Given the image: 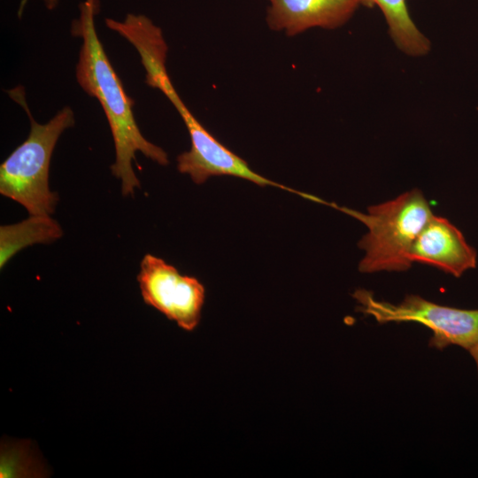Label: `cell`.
Returning <instances> with one entry per match:
<instances>
[{"instance_id": "7", "label": "cell", "mask_w": 478, "mask_h": 478, "mask_svg": "<svg viewBox=\"0 0 478 478\" xmlns=\"http://www.w3.org/2000/svg\"><path fill=\"white\" fill-rule=\"evenodd\" d=\"M266 22L275 32L294 36L308 29H335L363 6L361 0H267Z\"/></svg>"}, {"instance_id": "3", "label": "cell", "mask_w": 478, "mask_h": 478, "mask_svg": "<svg viewBox=\"0 0 478 478\" xmlns=\"http://www.w3.org/2000/svg\"><path fill=\"white\" fill-rule=\"evenodd\" d=\"M332 206L361 221L367 228L358 243L365 251L358 269L362 273L405 271L412 266L410 251L418 235L434 215L419 189L408 190L396 198L359 212Z\"/></svg>"}, {"instance_id": "10", "label": "cell", "mask_w": 478, "mask_h": 478, "mask_svg": "<svg viewBox=\"0 0 478 478\" xmlns=\"http://www.w3.org/2000/svg\"><path fill=\"white\" fill-rule=\"evenodd\" d=\"M63 235V230L50 215H30L25 220L0 227V267L20 250L35 243H50Z\"/></svg>"}, {"instance_id": "12", "label": "cell", "mask_w": 478, "mask_h": 478, "mask_svg": "<svg viewBox=\"0 0 478 478\" xmlns=\"http://www.w3.org/2000/svg\"><path fill=\"white\" fill-rule=\"evenodd\" d=\"M469 351L474 358L478 369V342L469 350Z\"/></svg>"}, {"instance_id": "2", "label": "cell", "mask_w": 478, "mask_h": 478, "mask_svg": "<svg viewBox=\"0 0 478 478\" xmlns=\"http://www.w3.org/2000/svg\"><path fill=\"white\" fill-rule=\"evenodd\" d=\"M7 93L28 115L30 132L0 166V193L20 204L30 215H51L58 197L49 187L50 159L62 133L74 126V113L66 106L47 123L40 124L30 112L23 87Z\"/></svg>"}, {"instance_id": "6", "label": "cell", "mask_w": 478, "mask_h": 478, "mask_svg": "<svg viewBox=\"0 0 478 478\" xmlns=\"http://www.w3.org/2000/svg\"><path fill=\"white\" fill-rule=\"evenodd\" d=\"M145 304L162 312L184 330L199 323L204 302V287L195 277L181 275L165 260L146 254L137 275Z\"/></svg>"}, {"instance_id": "11", "label": "cell", "mask_w": 478, "mask_h": 478, "mask_svg": "<svg viewBox=\"0 0 478 478\" xmlns=\"http://www.w3.org/2000/svg\"><path fill=\"white\" fill-rule=\"evenodd\" d=\"M31 447L26 442L4 444L1 448V477L40 476L37 459L33 457Z\"/></svg>"}, {"instance_id": "8", "label": "cell", "mask_w": 478, "mask_h": 478, "mask_svg": "<svg viewBox=\"0 0 478 478\" xmlns=\"http://www.w3.org/2000/svg\"><path fill=\"white\" fill-rule=\"evenodd\" d=\"M411 262L434 266L460 277L475 268L477 254L461 231L447 219L433 215L421 229L410 251Z\"/></svg>"}, {"instance_id": "4", "label": "cell", "mask_w": 478, "mask_h": 478, "mask_svg": "<svg viewBox=\"0 0 478 478\" xmlns=\"http://www.w3.org/2000/svg\"><path fill=\"white\" fill-rule=\"evenodd\" d=\"M151 88L160 90L175 107L190 136L191 146L177 157L180 173L202 184L212 176H234L258 186H274L305 197V193L291 189L254 172L242 158L220 143L191 113L175 90L166 68L151 72L146 79Z\"/></svg>"}, {"instance_id": "5", "label": "cell", "mask_w": 478, "mask_h": 478, "mask_svg": "<svg viewBox=\"0 0 478 478\" xmlns=\"http://www.w3.org/2000/svg\"><path fill=\"white\" fill-rule=\"evenodd\" d=\"M353 297L363 313L378 322L415 321L429 328L434 335L430 344L443 348L450 344L470 350L478 342V309L464 310L440 305L411 295L397 305L377 300L366 289H358Z\"/></svg>"}, {"instance_id": "9", "label": "cell", "mask_w": 478, "mask_h": 478, "mask_svg": "<svg viewBox=\"0 0 478 478\" xmlns=\"http://www.w3.org/2000/svg\"><path fill=\"white\" fill-rule=\"evenodd\" d=\"M363 6L376 5L385 19L389 35L396 47L410 57H423L431 49L428 38L412 20L406 0H361Z\"/></svg>"}, {"instance_id": "1", "label": "cell", "mask_w": 478, "mask_h": 478, "mask_svg": "<svg viewBox=\"0 0 478 478\" xmlns=\"http://www.w3.org/2000/svg\"><path fill=\"white\" fill-rule=\"evenodd\" d=\"M97 10V0H84L79 17L72 23V35L81 39L75 76L81 89L97 99L104 112L115 147L112 173L120 180L123 196H133L140 188L133 168L136 152L161 166H166L169 159L167 153L148 141L137 126L134 101L127 95L98 38L95 25Z\"/></svg>"}]
</instances>
